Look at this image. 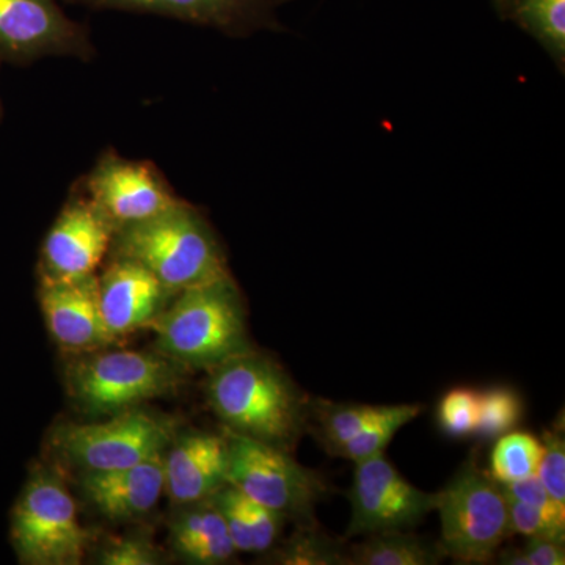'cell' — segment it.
<instances>
[{
    "instance_id": "6",
    "label": "cell",
    "mask_w": 565,
    "mask_h": 565,
    "mask_svg": "<svg viewBox=\"0 0 565 565\" xmlns=\"http://www.w3.org/2000/svg\"><path fill=\"white\" fill-rule=\"evenodd\" d=\"M177 438L169 416L139 407L126 408L102 423L65 424L52 445L65 462L85 473L121 470L163 455Z\"/></svg>"
},
{
    "instance_id": "32",
    "label": "cell",
    "mask_w": 565,
    "mask_h": 565,
    "mask_svg": "<svg viewBox=\"0 0 565 565\" xmlns=\"http://www.w3.org/2000/svg\"><path fill=\"white\" fill-rule=\"evenodd\" d=\"M501 490H503L504 497L509 498V500L534 505V508L544 509V511L565 512V504L557 503V501L550 497L545 487L539 481L537 476L523 479V481L512 482V484L501 486Z\"/></svg>"
},
{
    "instance_id": "25",
    "label": "cell",
    "mask_w": 565,
    "mask_h": 565,
    "mask_svg": "<svg viewBox=\"0 0 565 565\" xmlns=\"http://www.w3.org/2000/svg\"><path fill=\"white\" fill-rule=\"evenodd\" d=\"M388 405H329L322 407L321 437L323 445L330 452L337 451L341 445L351 440L356 434L362 433L364 427L370 426L375 419L385 414Z\"/></svg>"
},
{
    "instance_id": "14",
    "label": "cell",
    "mask_w": 565,
    "mask_h": 565,
    "mask_svg": "<svg viewBox=\"0 0 565 565\" xmlns=\"http://www.w3.org/2000/svg\"><path fill=\"white\" fill-rule=\"evenodd\" d=\"M104 326L115 341L137 329H147L172 296L141 264L115 256L98 278Z\"/></svg>"
},
{
    "instance_id": "30",
    "label": "cell",
    "mask_w": 565,
    "mask_h": 565,
    "mask_svg": "<svg viewBox=\"0 0 565 565\" xmlns=\"http://www.w3.org/2000/svg\"><path fill=\"white\" fill-rule=\"evenodd\" d=\"M498 563L505 565H564V541L548 537L527 539L522 548L498 553Z\"/></svg>"
},
{
    "instance_id": "31",
    "label": "cell",
    "mask_w": 565,
    "mask_h": 565,
    "mask_svg": "<svg viewBox=\"0 0 565 565\" xmlns=\"http://www.w3.org/2000/svg\"><path fill=\"white\" fill-rule=\"evenodd\" d=\"M99 563L104 565H154L159 563V555L154 546L143 539H114L104 546Z\"/></svg>"
},
{
    "instance_id": "24",
    "label": "cell",
    "mask_w": 565,
    "mask_h": 565,
    "mask_svg": "<svg viewBox=\"0 0 565 565\" xmlns=\"http://www.w3.org/2000/svg\"><path fill=\"white\" fill-rule=\"evenodd\" d=\"M523 415L522 397L508 386H493L478 393V426L482 440H497L511 433Z\"/></svg>"
},
{
    "instance_id": "12",
    "label": "cell",
    "mask_w": 565,
    "mask_h": 565,
    "mask_svg": "<svg viewBox=\"0 0 565 565\" xmlns=\"http://www.w3.org/2000/svg\"><path fill=\"white\" fill-rule=\"evenodd\" d=\"M114 223L90 196L71 200L43 245V277L73 278L95 274L115 236Z\"/></svg>"
},
{
    "instance_id": "21",
    "label": "cell",
    "mask_w": 565,
    "mask_h": 565,
    "mask_svg": "<svg viewBox=\"0 0 565 565\" xmlns=\"http://www.w3.org/2000/svg\"><path fill=\"white\" fill-rule=\"evenodd\" d=\"M440 546L427 544L405 531L371 534L345 553L348 565H434L440 563Z\"/></svg>"
},
{
    "instance_id": "29",
    "label": "cell",
    "mask_w": 565,
    "mask_h": 565,
    "mask_svg": "<svg viewBox=\"0 0 565 565\" xmlns=\"http://www.w3.org/2000/svg\"><path fill=\"white\" fill-rule=\"evenodd\" d=\"M541 463H539L537 478L545 487L546 492L557 503L565 504V438L563 424L555 429L546 430L542 437Z\"/></svg>"
},
{
    "instance_id": "17",
    "label": "cell",
    "mask_w": 565,
    "mask_h": 565,
    "mask_svg": "<svg viewBox=\"0 0 565 565\" xmlns=\"http://www.w3.org/2000/svg\"><path fill=\"white\" fill-rule=\"evenodd\" d=\"M163 455L121 470L85 473L82 490L96 511L114 522L141 519L161 500Z\"/></svg>"
},
{
    "instance_id": "18",
    "label": "cell",
    "mask_w": 565,
    "mask_h": 565,
    "mask_svg": "<svg viewBox=\"0 0 565 565\" xmlns=\"http://www.w3.org/2000/svg\"><path fill=\"white\" fill-rule=\"evenodd\" d=\"M170 541L178 556L196 565L226 564L237 553L211 498L184 505L170 526Z\"/></svg>"
},
{
    "instance_id": "5",
    "label": "cell",
    "mask_w": 565,
    "mask_h": 565,
    "mask_svg": "<svg viewBox=\"0 0 565 565\" xmlns=\"http://www.w3.org/2000/svg\"><path fill=\"white\" fill-rule=\"evenodd\" d=\"M182 384V367L162 353L88 352L66 371L70 396L82 411L114 415L170 396Z\"/></svg>"
},
{
    "instance_id": "11",
    "label": "cell",
    "mask_w": 565,
    "mask_h": 565,
    "mask_svg": "<svg viewBox=\"0 0 565 565\" xmlns=\"http://www.w3.org/2000/svg\"><path fill=\"white\" fill-rule=\"evenodd\" d=\"M88 196L115 230L148 221L181 203L150 163L104 156L87 180Z\"/></svg>"
},
{
    "instance_id": "28",
    "label": "cell",
    "mask_w": 565,
    "mask_h": 565,
    "mask_svg": "<svg viewBox=\"0 0 565 565\" xmlns=\"http://www.w3.org/2000/svg\"><path fill=\"white\" fill-rule=\"evenodd\" d=\"M438 424L449 437L475 435L478 426V393L471 388H455L446 393L438 405Z\"/></svg>"
},
{
    "instance_id": "9",
    "label": "cell",
    "mask_w": 565,
    "mask_h": 565,
    "mask_svg": "<svg viewBox=\"0 0 565 565\" xmlns=\"http://www.w3.org/2000/svg\"><path fill=\"white\" fill-rule=\"evenodd\" d=\"M348 535L407 531L435 511V493L411 484L385 455L355 463Z\"/></svg>"
},
{
    "instance_id": "33",
    "label": "cell",
    "mask_w": 565,
    "mask_h": 565,
    "mask_svg": "<svg viewBox=\"0 0 565 565\" xmlns=\"http://www.w3.org/2000/svg\"><path fill=\"white\" fill-rule=\"evenodd\" d=\"M282 2H291V0H282Z\"/></svg>"
},
{
    "instance_id": "19",
    "label": "cell",
    "mask_w": 565,
    "mask_h": 565,
    "mask_svg": "<svg viewBox=\"0 0 565 565\" xmlns=\"http://www.w3.org/2000/svg\"><path fill=\"white\" fill-rule=\"evenodd\" d=\"M210 498L221 512L237 553H266L277 544L285 516L256 503L232 484L222 486Z\"/></svg>"
},
{
    "instance_id": "1",
    "label": "cell",
    "mask_w": 565,
    "mask_h": 565,
    "mask_svg": "<svg viewBox=\"0 0 565 565\" xmlns=\"http://www.w3.org/2000/svg\"><path fill=\"white\" fill-rule=\"evenodd\" d=\"M211 371L207 401L228 433L286 451L296 445L303 433L308 407L278 364L250 351Z\"/></svg>"
},
{
    "instance_id": "34",
    "label": "cell",
    "mask_w": 565,
    "mask_h": 565,
    "mask_svg": "<svg viewBox=\"0 0 565 565\" xmlns=\"http://www.w3.org/2000/svg\"><path fill=\"white\" fill-rule=\"evenodd\" d=\"M0 115H2V109H0Z\"/></svg>"
},
{
    "instance_id": "27",
    "label": "cell",
    "mask_w": 565,
    "mask_h": 565,
    "mask_svg": "<svg viewBox=\"0 0 565 565\" xmlns=\"http://www.w3.org/2000/svg\"><path fill=\"white\" fill-rule=\"evenodd\" d=\"M505 501H508L512 534L523 535L526 539L548 537L564 541L565 512L544 511L509 498H505Z\"/></svg>"
},
{
    "instance_id": "8",
    "label": "cell",
    "mask_w": 565,
    "mask_h": 565,
    "mask_svg": "<svg viewBox=\"0 0 565 565\" xmlns=\"http://www.w3.org/2000/svg\"><path fill=\"white\" fill-rule=\"evenodd\" d=\"M11 539L22 563L77 565L90 535L82 527L76 503L61 479L41 468L14 505Z\"/></svg>"
},
{
    "instance_id": "23",
    "label": "cell",
    "mask_w": 565,
    "mask_h": 565,
    "mask_svg": "<svg viewBox=\"0 0 565 565\" xmlns=\"http://www.w3.org/2000/svg\"><path fill=\"white\" fill-rule=\"evenodd\" d=\"M544 445L530 433L501 435L490 456V471L498 484H512L537 476Z\"/></svg>"
},
{
    "instance_id": "22",
    "label": "cell",
    "mask_w": 565,
    "mask_h": 565,
    "mask_svg": "<svg viewBox=\"0 0 565 565\" xmlns=\"http://www.w3.org/2000/svg\"><path fill=\"white\" fill-rule=\"evenodd\" d=\"M423 408L419 404L388 405L381 418L375 419L370 426L364 427L362 433L341 445L333 455L351 460L353 463L385 455L386 446L392 444L393 438L404 426L423 414Z\"/></svg>"
},
{
    "instance_id": "4",
    "label": "cell",
    "mask_w": 565,
    "mask_h": 565,
    "mask_svg": "<svg viewBox=\"0 0 565 565\" xmlns=\"http://www.w3.org/2000/svg\"><path fill=\"white\" fill-rule=\"evenodd\" d=\"M435 498L444 556L465 565L492 563L512 533L508 501L489 471L468 460Z\"/></svg>"
},
{
    "instance_id": "10",
    "label": "cell",
    "mask_w": 565,
    "mask_h": 565,
    "mask_svg": "<svg viewBox=\"0 0 565 565\" xmlns=\"http://www.w3.org/2000/svg\"><path fill=\"white\" fill-rule=\"evenodd\" d=\"M50 54L88 57L87 32L55 0H0V61L25 63Z\"/></svg>"
},
{
    "instance_id": "16",
    "label": "cell",
    "mask_w": 565,
    "mask_h": 565,
    "mask_svg": "<svg viewBox=\"0 0 565 565\" xmlns=\"http://www.w3.org/2000/svg\"><path fill=\"white\" fill-rule=\"evenodd\" d=\"M228 441L222 435L196 433L174 438L163 455V492L173 503L207 500L226 482Z\"/></svg>"
},
{
    "instance_id": "26",
    "label": "cell",
    "mask_w": 565,
    "mask_h": 565,
    "mask_svg": "<svg viewBox=\"0 0 565 565\" xmlns=\"http://www.w3.org/2000/svg\"><path fill=\"white\" fill-rule=\"evenodd\" d=\"M274 563L285 565H344L345 552L329 535L315 525L300 526L285 545L278 550Z\"/></svg>"
},
{
    "instance_id": "3",
    "label": "cell",
    "mask_w": 565,
    "mask_h": 565,
    "mask_svg": "<svg viewBox=\"0 0 565 565\" xmlns=\"http://www.w3.org/2000/svg\"><path fill=\"white\" fill-rule=\"evenodd\" d=\"M111 244L115 256L147 267L173 294L230 275L211 226L184 202L118 228Z\"/></svg>"
},
{
    "instance_id": "2",
    "label": "cell",
    "mask_w": 565,
    "mask_h": 565,
    "mask_svg": "<svg viewBox=\"0 0 565 565\" xmlns=\"http://www.w3.org/2000/svg\"><path fill=\"white\" fill-rule=\"evenodd\" d=\"M147 329L156 333L159 353L182 370H214L252 351L232 274L182 289Z\"/></svg>"
},
{
    "instance_id": "20",
    "label": "cell",
    "mask_w": 565,
    "mask_h": 565,
    "mask_svg": "<svg viewBox=\"0 0 565 565\" xmlns=\"http://www.w3.org/2000/svg\"><path fill=\"white\" fill-rule=\"evenodd\" d=\"M494 9L504 20L515 22L530 33L553 61L565 65V0H493Z\"/></svg>"
},
{
    "instance_id": "7",
    "label": "cell",
    "mask_w": 565,
    "mask_h": 565,
    "mask_svg": "<svg viewBox=\"0 0 565 565\" xmlns=\"http://www.w3.org/2000/svg\"><path fill=\"white\" fill-rule=\"evenodd\" d=\"M226 482L256 503L300 526L315 525V508L327 492L321 476L292 459L289 451L245 435L228 433Z\"/></svg>"
},
{
    "instance_id": "15",
    "label": "cell",
    "mask_w": 565,
    "mask_h": 565,
    "mask_svg": "<svg viewBox=\"0 0 565 565\" xmlns=\"http://www.w3.org/2000/svg\"><path fill=\"white\" fill-rule=\"evenodd\" d=\"M95 9L143 11L207 25L244 36L263 31H281L275 17L278 0H70Z\"/></svg>"
},
{
    "instance_id": "13",
    "label": "cell",
    "mask_w": 565,
    "mask_h": 565,
    "mask_svg": "<svg viewBox=\"0 0 565 565\" xmlns=\"http://www.w3.org/2000/svg\"><path fill=\"white\" fill-rule=\"evenodd\" d=\"M40 303L52 338L65 351L96 352L115 343L104 326L95 274L73 278L43 277Z\"/></svg>"
}]
</instances>
